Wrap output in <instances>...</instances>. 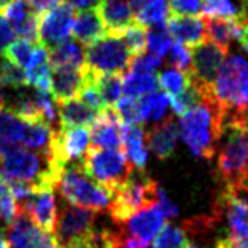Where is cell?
<instances>
[{"label":"cell","instance_id":"48","mask_svg":"<svg viewBox=\"0 0 248 248\" xmlns=\"http://www.w3.org/2000/svg\"><path fill=\"white\" fill-rule=\"evenodd\" d=\"M65 248H98V245H96V231L90 235V237H87L86 240H81L75 245H70V247H65Z\"/></svg>","mask_w":248,"mask_h":248},{"label":"cell","instance_id":"35","mask_svg":"<svg viewBox=\"0 0 248 248\" xmlns=\"http://www.w3.org/2000/svg\"><path fill=\"white\" fill-rule=\"evenodd\" d=\"M156 82H158V87H161L163 92L168 96H174L184 92L191 84L188 73H182V71L174 68L163 70L161 73L156 75Z\"/></svg>","mask_w":248,"mask_h":248},{"label":"cell","instance_id":"36","mask_svg":"<svg viewBox=\"0 0 248 248\" xmlns=\"http://www.w3.org/2000/svg\"><path fill=\"white\" fill-rule=\"evenodd\" d=\"M188 245L185 229L174 225H165L154 239V248H186Z\"/></svg>","mask_w":248,"mask_h":248},{"label":"cell","instance_id":"30","mask_svg":"<svg viewBox=\"0 0 248 248\" xmlns=\"http://www.w3.org/2000/svg\"><path fill=\"white\" fill-rule=\"evenodd\" d=\"M205 35L210 43L229 51V45L234 41V19H218L205 17Z\"/></svg>","mask_w":248,"mask_h":248},{"label":"cell","instance_id":"38","mask_svg":"<svg viewBox=\"0 0 248 248\" xmlns=\"http://www.w3.org/2000/svg\"><path fill=\"white\" fill-rule=\"evenodd\" d=\"M27 86V76L21 66L2 59L0 62V87L22 89Z\"/></svg>","mask_w":248,"mask_h":248},{"label":"cell","instance_id":"44","mask_svg":"<svg viewBox=\"0 0 248 248\" xmlns=\"http://www.w3.org/2000/svg\"><path fill=\"white\" fill-rule=\"evenodd\" d=\"M15 38V30L8 19L0 13V51H3Z\"/></svg>","mask_w":248,"mask_h":248},{"label":"cell","instance_id":"21","mask_svg":"<svg viewBox=\"0 0 248 248\" xmlns=\"http://www.w3.org/2000/svg\"><path fill=\"white\" fill-rule=\"evenodd\" d=\"M71 35L76 38L78 43L86 45L89 47L108 35V32L96 10H84L75 16Z\"/></svg>","mask_w":248,"mask_h":248},{"label":"cell","instance_id":"5","mask_svg":"<svg viewBox=\"0 0 248 248\" xmlns=\"http://www.w3.org/2000/svg\"><path fill=\"white\" fill-rule=\"evenodd\" d=\"M81 168L93 182L111 195L133 175V165L122 149H96L90 146L81 161Z\"/></svg>","mask_w":248,"mask_h":248},{"label":"cell","instance_id":"39","mask_svg":"<svg viewBox=\"0 0 248 248\" xmlns=\"http://www.w3.org/2000/svg\"><path fill=\"white\" fill-rule=\"evenodd\" d=\"M171 35L166 30V26H155L147 29V49L154 56L163 57L171 47Z\"/></svg>","mask_w":248,"mask_h":248},{"label":"cell","instance_id":"50","mask_svg":"<svg viewBox=\"0 0 248 248\" xmlns=\"http://www.w3.org/2000/svg\"><path fill=\"white\" fill-rule=\"evenodd\" d=\"M147 0H130V5H131V8H133V13H136V11L144 7V3H146Z\"/></svg>","mask_w":248,"mask_h":248},{"label":"cell","instance_id":"33","mask_svg":"<svg viewBox=\"0 0 248 248\" xmlns=\"http://www.w3.org/2000/svg\"><path fill=\"white\" fill-rule=\"evenodd\" d=\"M119 38L124 41L131 57L142 56L147 47V27H144L135 21L119 35Z\"/></svg>","mask_w":248,"mask_h":248},{"label":"cell","instance_id":"12","mask_svg":"<svg viewBox=\"0 0 248 248\" xmlns=\"http://www.w3.org/2000/svg\"><path fill=\"white\" fill-rule=\"evenodd\" d=\"M228 57V49L217 46L210 41H204L202 45L193 49L191 70L188 71L190 81L199 87L212 89L215 82L217 73L220 66Z\"/></svg>","mask_w":248,"mask_h":248},{"label":"cell","instance_id":"14","mask_svg":"<svg viewBox=\"0 0 248 248\" xmlns=\"http://www.w3.org/2000/svg\"><path fill=\"white\" fill-rule=\"evenodd\" d=\"M7 242L10 248H59L54 235L41 231L22 212L8 226Z\"/></svg>","mask_w":248,"mask_h":248},{"label":"cell","instance_id":"37","mask_svg":"<svg viewBox=\"0 0 248 248\" xmlns=\"http://www.w3.org/2000/svg\"><path fill=\"white\" fill-rule=\"evenodd\" d=\"M112 109L117 114L119 120L124 125L142 126V117H141V111H139L138 98H131V96H120L116 105L112 106Z\"/></svg>","mask_w":248,"mask_h":248},{"label":"cell","instance_id":"51","mask_svg":"<svg viewBox=\"0 0 248 248\" xmlns=\"http://www.w3.org/2000/svg\"><path fill=\"white\" fill-rule=\"evenodd\" d=\"M15 0H0V13H3V10L8 7L10 3H13Z\"/></svg>","mask_w":248,"mask_h":248},{"label":"cell","instance_id":"26","mask_svg":"<svg viewBox=\"0 0 248 248\" xmlns=\"http://www.w3.org/2000/svg\"><path fill=\"white\" fill-rule=\"evenodd\" d=\"M51 68L71 66V68H84L86 66V52L76 41L66 40L62 45L52 47L49 52Z\"/></svg>","mask_w":248,"mask_h":248},{"label":"cell","instance_id":"23","mask_svg":"<svg viewBox=\"0 0 248 248\" xmlns=\"http://www.w3.org/2000/svg\"><path fill=\"white\" fill-rule=\"evenodd\" d=\"M51 63L49 52L43 45H37L33 47L32 59L27 65V86H32L35 90H47L51 92Z\"/></svg>","mask_w":248,"mask_h":248},{"label":"cell","instance_id":"1","mask_svg":"<svg viewBox=\"0 0 248 248\" xmlns=\"http://www.w3.org/2000/svg\"><path fill=\"white\" fill-rule=\"evenodd\" d=\"M179 126L193 155L205 160L214 158L225 131V116L214 100L212 89H204L202 101L180 117Z\"/></svg>","mask_w":248,"mask_h":248},{"label":"cell","instance_id":"7","mask_svg":"<svg viewBox=\"0 0 248 248\" xmlns=\"http://www.w3.org/2000/svg\"><path fill=\"white\" fill-rule=\"evenodd\" d=\"M158 184L150 177H135L125 182L122 186L112 193V201L109 205V214L114 223L122 225L126 223L133 215L139 214L156 205V191Z\"/></svg>","mask_w":248,"mask_h":248},{"label":"cell","instance_id":"28","mask_svg":"<svg viewBox=\"0 0 248 248\" xmlns=\"http://www.w3.org/2000/svg\"><path fill=\"white\" fill-rule=\"evenodd\" d=\"M168 16V0H147L144 7H141L135 13V21L149 29L155 26H165Z\"/></svg>","mask_w":248,"mask_h":248},{"label":"cell","instance_id":"6","mask_svg":"<svg viewBox=\"0 0 248 248\" xmlns=\"http://www.w3.org/2000/svg\"><path fill=\"white\" fill-rule=\"evenodd\" d=\"M0 174L7 180L56 188V175L47 156L35 154L22 146L0 158Z\"/></svg>","mask_w":248,"mask_h":248},{"label":"cell","instance_id":"53","mask_svg":"<svg viewBox=\"0 0 248 248\" xmlns=\"http://www.w3.org/2000/svg\"><path fill=\"white\" fill-rule=\"evenodd\" d=\"M186 248H202V247H199V245H191V244H190Z\"/></svg>","mask_w":248,"mask_h":248},{"label":"cell","instance_id":"49","mask_svg":"<svg viewBox=\"0 0 248 248\" xmlns=\"http://www.w3.org/2000/svg\"><path fill=\"white\" fill-rule=\"evenodd\" d=\"M228 124H237L240 128L245 131V135L248 136V114L245 117H242L240 120H237V122H228Z\"/></svg>","mask_w":248,"mask_h":248},{"label":"cell","instance_id":"43","mask_svg":"<svg viewBox=\"0 0 248 248\" xmlns=\"http://www.w3.org/2000/svg\"><path fill=\"white\" fill-rule=\"evenodd\" d=\"M156 205H158V209L163 212V215H165L166 218H174V217H177L179 214L177 204L172 201L171 196H169L161 186H158V191H156Z\"/></svg>","mask_w":248,"mask_h":248},{"label":"cell","instance_id":"9","mask_svg":"<svg viewBox=\"0 0 248 248\" xmlns=\"http://www.w3.org/2000/svg\"><path fill=\"white\" fill-rule=\"evenodd\" d=\"M221 214L226 217V235L215 248H248V201L242 193L221 190L218 199Z\"/></svg>","mask_w":248,"mask_h":248},{"label":"cell","instance_id":"19","mask_svg":"<svg viewBox=\"0 0 248 248\" xmlns=\"http://www.w3.org/2000/svg\"><path fill=\"white\" fill-rule=\"evenodd\" d=\"M96 13L100 15L106 32L114 37H119L130 24L135 22L130 0H100Z\"/></svg>","mask_w":248,"mask_h":248},{"label":"cell","instance_id":"31","mask_svg":"<svg viewBox=\"0 0 248 248\" xmlns=\"http://www.w3.org/2000/svg\"><path fill=\"white\" fill-rule=\"evenodd\" d=\"M158 89L156 75L146 73H135V71H126L124 75V93L125 96L139 98L142 95H147Z\"/></svg>","mask_w":248,"mask_h":248},{"label":"cell","instance_id":"54","mask_svg":"<svg viewBox=\"0 0 248 248\" xmlns=\"http://www.w3.org/2000/svg\"><path fill=\"white\" fill-rule=\"evenodd\" d=\"M240 3H242V7H244V10L247 11V8H245V5H244V0H240Z\"/></svg>","mask_w":248,"mask_h":248},{"label":"cell","instance_id":"16","mask_svg":"<svg viewBox=\"0 0 248 248\" xmlns=\"http://www.w3.org/2000/svg\"><path fill=\"white\" fill-rule=\"evenodd\" d=\"M90 78L87 66L84 68H71V66H60L52 68L51 73V96L54 101L63 103L75 100L79 96L82 87Z\"/></svg>","mask_w":248,"mask_h":248},{"label":"cell","instance_id":"20","mask_svg":"<svg viewBox=\"0 0 248 248\" xmlns=\"http://www.w3.org/2000/svg\"><path fill=\"white\" fill-rule=\"evenodd\" d=\"M166 225V217L158 209V205L141 210L139 214L133 215L126 221V231L131 237H136L139 240L149 244L150 240L155 239V235L161 231V228Z\"/></svg>","mask_w":248,"mask_h":248},{"label":"cell","instance_id":"11","mask_svg":"<svg viewBox=\"0 0 248 248\" xmlns=\"http://www.w3.org/2000/svg\"><path fill=\"white\" fill-rule=\"evenodd\" d=\"M75 21V8L60 2L43 15H38V33L40 43L46 49L56 47L68 40Z\"/></svg>","mask_w":248,"mask_h":248},{"label":"cell","instance_id":"25","mask_svg":"<svg viewBox=\"0 0 248 248\" xmlns=\"http://www.w3.org/2000/svg\"><path fill=\"white\" fill-rule=\"evenodd\" d=\"M56 131L57 130L54 126L46 122H27L22 146H26L29 150H32L35 154H40L49 158Z\"/></svg>","mask_w":248,"mask_h":248},{"label":"cell","instance_id":"2","mask_svg":"<svg viewBox=\"0 0 248 248\" xmlns=\"http://www.w3.org/2000/svg\"><path fill=\"white\" fill-rule=\"evenodd\" d=\"M212 95L225 116V124L245 117L248 114V60L229 56L217 73Z\"/></svg>","mask_w":248,"mask_h":248},{"label":"cell","instance_id":"52","mask_svg":"<svg viewBox=\"0 0 248 248\" xmlns=\"http://www.w3.org/2000/svg\"><path fill=\"white\" fill-rule=\"evenodd\" d=\"M0 248H10L8 242H7V239H5V235L2 232H0Z\"/></svg>","mask_w":248,"mask_h":248},{"label":"cell","instance_id":"13","mask_svg":"<svg viewBox=\"0 0 248 248\" xmlns=\"http://www.w3.org/2000/svg\"><path fill=\"white\" fill-rule=\"evenodd\" d=\"M22 214H26L41 231L54 234L57 221V201L52 186H40L27 201L17 205Z\"/></svg>","mask_w":248,"mask_h":248},{"label":"cell","instance_id":"32","mask_svg":"<svg viewBox=\"0 0 248 248\" xmlns=\"http://www.w3.org/2000/svg\"><path fill=\"white\" fill-rule=\"evenodd\" d=\"M202 96H204V87H199L196 84L191 82L184 92H180L174 96H169V106H171V109L175 116L182 117L184 114H186L202 101Z\"/></svg>","mask_w":248,"mask_h":248},{"label":"cell","instance_id":"46","mask_svg":"<svg viewBox=\"0 0 248 248\" xmlns=\"http://www.w3.org/2000/svg\"><path fill=\"white\" fill-rule=\"evenodd\" d=\"M63 3L70 5L71 8L84 11V10H95V7H98L100 0H63Z\"/></svg>","mask_w":248,"mask_h":248},{"label":"cell","instance_id":"3","mask_svg":"<svg viewBox=\"0 0 248 248\" xmlns=\"http://www.w3.org/2000/svg\"><path fill=\"white\" fill-rule=\"evenodd\" d=\"M218 150V177L223 188L244 193L248 186V136L237 124H225Z\"/></svg>","mask_w":248,"mask_h":248},{"label":"cell","instance_id":"8","mask_svg":"<svg viewBox=\"0 0 248 248\" xmlns=\"http://www.w3.org/2000/svg\"><path fill=\"white\" fill-rule=\"evenodd\" d=\"M131 54L124 41L114 35H105L86 52V66L95 75H125L130 68Z\"/></svg>","mask_w":248,"mask_h":248},{"label":"cell","instance_id":"47","mask_svg":"<svg viewBox=\"0 0 248 248\" xmlns=\"http://www.w3.org/2000/svg\"><path fill=\"white\" fill-rule=\"evenodd\" d=\"M149 244L139 240L136 237H131V235H125L122 232V242H120V248H147Z\"/></svg>","mask_w":248,"mask_h":248},{"label":"cell","instance_id":"42","mask_svg":"<svg viewBox=\"0 0 248 248\" xmlns=\"http://www.w3.org/2000/svg\"><path fill=\"white\" fill-rule=\"evenodd\" d=\"M204 0H168L169 15L198 16L202 13Z\"/></svg>","mask_w":248,"mask_h":248},{"label":"cell","instance_id":"22","mask_svg":"<svg viewBox=\"0 0 248 248\" xmlns=\"http://www.w3.org/2000/svg\"><path fill=\"white\" fill-rule=\"evenodd\" d=\"M124 152L133 166L144 171L149 158L146 130L139 125H124Z\"/></svg>","mask_w":248,"mask_h":248},{"label":"cell","instance_id":"27","mask_svg":"<svg viewBox=\"0 0 248 248\" xmlns=\"http://www.w3.org/2000/svg\"><path fill=\"white\" fill-rule=\"evenodd\" d=\"M139 111H141L142 125L149 122H158L166 116L169 106V96L165 92L154 90L147 95H142L138 98Z\"/></svg>","mask_w":248,"mask_h":248},{"label":"cell","instance_id":"45","mask_svg":"<svg viewBox=\"0 0 248 248\" xmlns=\"http://www.w3.org/2000/svg\"><path fill=\"white\" fill-rule=\"evenodd\" d=\"M37 15H43L46 11H49L51 8L57 7L60 3V0H26Z\"/></svg>","mask_w":248,"mask_h":248},{"label":"cell","instance_id":"15","mask_svg":"<svg viewBox=\"0 0 248 248\" xmlns=\"http://www.w3.org/2000/svg\"><path fill=\"white\" fill-rule=\"evenodd\" d=\"M90 146L96 149L124 150V124L112 108H106L90 125Z\"/></svg>","mask_w":248,"mask_h":248},{"label":"cell","instance_id":"4","mask_svg":"<svg viewBox=\"0 0 248 248\" xmlns=\"http://www.w3.org/2000/svg\"><path fill=\"white\" fill-rule=\"evenodd\" d=\"M56 188L68 204L93 212L108 210L112 201L111 193L93 182L82 171L79 163L63 168V171L57 177Z\"/></svg>","mask_w":248,"mask_h":248},{"label":"cell","instance_id":"24","mask_svg":"<svg viewBox=\"0 0 248 248\" xmlns=\"http://www.w3.org/2000/svg\"><path fill=\"white\" fill-rule=\"evenodd\" d=\"M59 125L60 128H75V126H89L98 117V112L90 109L81 100H70L59 103Z\"/></svg>","mask_w":248,"mask_h":248},{"label":"cell","instance_id":"10","mask_svg":"<svg viewBox=\"0 0 248 248\" xmlns=\"http://www.w3.org/2000/svg\"><path fill=\"white\" fill-rule=\"evenodd\" d=\"M96 212L76 207L71 204H63L57 214L56 228H54V239L59 248L75 245L78 242L90 237L95 229Z\"/></svg>","mask_w":248,"mask_h":248},{"label":"cell","instance_id":"29","mask_svg":"<svg viewBox=\"0 0 248 248\" xmlns=\"http://www.w3.org/2000/svg\"><path fill=\"white\" fill-rule=\"evenodd\" d=\"M93 82L106 108H112L124 92V75H95Z\"/></svg>","mask_w":248,"mask_h":248},{"label":"cell","instance_id":"40","mask_svg":"<svg viewBox=\"0 0 248 248\" xmlns=\"http://www.w3.org/2000/svg\"><path fill=\"white\" fill-rule=\"evenodd\" d=\"M32 54H33V47L32 43L29 41H24V40H17L15 43H10L5 49L2 51V57L10 60L11 63H15L17 66H26L32 59Z\"/></svg>","mask_w":248,"mask_h":248},{"label":"cell","instance_id":"41","mask_svg":"<svg viewBox=\"0 0 248 248\" xmlns=\"http://www.w3.org/2000/svg\"><path fill=\"white\" fill-rule=\"evenodd\" d=\"M168 62L169 65H172L174 70H179L182 73H188L191 70L193 51L185 45L174 43L168 51Z\"/></svg>","mask_w":248,"mask_h":248},{"label":"cell","instance_id":"17","mask_svg":"<svg viewBox=\"0 0 248 248\" xmlns=\"http://www.w3.org/2000/svg\"><path fill=\"white\" fill-rule=\"evenodd\" d=\"M165 26L169 35L177 40V43L190 46L193 49L202 45L207 38V35H205V17L201 16L169 15Z\"/></svg>","mask_w":248,"mask_h":248},{"label":"cell","instance_id":"18","mask_svg":"<svg viewBox=\"0 0 248 248\" xmlns=\"http://www.w3.org/2000/svg\"><path fill=\"white\" fill-rule=\"evenodd\" d=\"M179 138V126L172 117L163 119L146 131L147 147L152 150L158 160L171 158Z\"/></svg>","mask_w":248,"mask_h":248},{"label":"cell","instance_id":"34","mask_svg":"<svg viewBox=\"0 0 248 248\" xmlns=\"http://www.w3.org/2000/svg\"><path fill=\"white\" fill-rule=\"evenodd\" d=\"M204 17H218V19H239L247 16L240 7H235L231 0H204L202 5Z\"/></svg>","mask_w":248,"mask_h":248}]
</instances>
